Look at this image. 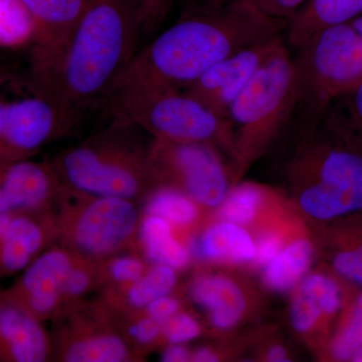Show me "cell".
Listing matches in <instances>:
<instances>
[{
	"label": "cell",
	"mask_w": 362,
	"mask_h": 362,
	"mask_svg": "<svg viewBox=\"0 0 362 362\" xmlns=\"http://www.w3.org/2000/svg\"><path fill=\"white\" fill-rule=\"evenodd\" d=\"M274 20L289 21L309 0H244Z\"/></svg>",
	"instance_id": "d590c367"
},
{
	"label": "cell",
	"mask_w": 362,
	"mask_h": 362,
	"mask_svg": "<svg viewBox=\"0 0 362 362\" xmlns=\"http://www.w3.org/2000/svg\"><path fill=\"white\" fill-rule=\"evenodd\" d=\"M294 57L287 44L259 69L226 117L240 175L296 110Z\"/></svg>",
	"instance_id": "8992f818"
},
{
	"label": "cell",
	"mask_w": 362,
	"mask_h": 362,
	"mask_svg": "<svg viewBox=\"0 0 362 362\" xmlns=\"http://www.w3.org/2000/svg\"><path fill=\"white\" fill-rule=\"evenodd\" d=\"M187 247L190 255L216 264L252 263L256 254L255 240L246 228L223 221L209 226Z\"/></svg>",
	"instance_id": "ffe728a7"
},
{
	"label": "cell",
	"mask_w": 362,
	"mask_h": 362,
	"mask_svg": "<svg viewBox=\"0 0 362 362\" xmlns=\"http://www.w3.org/2000/svg\"><path fill=\"white\" fill-rule=\"evenodd\" d=\"M148 270L146 264L135 256H113L104 261L103 267L100 266L101 280H107L112 284L124 288L132 284L144 275Z\"/></svg>",
	"instance_id": "4dcf8cb0"
},
{
	"label": "cell",
	"mask_w": 362,
	"mask_h": 362,
	"mask_svg": "<svg viewBox=\"0 0 362 362\" xmlns=\"http://www.w3.org/2000/svg\"><path fill=\"white\" fill-rule=\"evenodd\" d=\"M189 1H192V0H189Z\"/></svg>",
	"instance_id": "f6af8a7d"
},
{
	"label": "cell",
	"mask_w": 362,
	"mask_h": 362,
	"mask_svg": "<svg viewBox=\"0 0 362 362\" xmlns=\"http://www.w3.org/2000/svg\"><path fill=\"white\" fill-rule=\"evenodd\" d=\"M145 313L159 322L164 323L180 311V303L176 298L165 295L154 300L144 309Z\"/></svg>",
	"instance_id": "74e56055"
},
{
	"label": "cell",
	"mask_w": 362,
	"mask_h": 362,
	"mask_svg": "<svg viewBox=\"0 0 362 362\" xmlns=\"http://www.w3.org/2000/svg\"><path fill=\"white\" fill-rule=\"evenodd\" d=\"M290 180L300 209L312 220L362 214V146L333 105L309 124Z\"/></svg>",
	"instance_id": "3957f363"
},
{
	"label": "cell",
	"mask_w": 362,
	"mask_h": 362,
	"mask_svg": "<svg viewBox=\"0 0 362 362\" xmlns=\"http://www.w3.org/2000/svg\"><path fill=\"white\" fill-rule=\"evenodd\" d=\"M112 120L134 126L153 139L209 142L232 151L226 120L185 90L152 85L115 87L104 97Z\"/></svg>",
	"instance_id": "5b68a950"
},
{
	"label": "cell",
	"mask_w": 362,
	"mask_h": 362,
	"mask_svg": "<svg viewBox=\"0 0 362 362\" xmlns=\"http://www.w3.org/2000/svg\"><path fill=\"white\" fill-rule=\"evenodd\" d=\"M145 214H154L175 228H187L199 218V204L177 188L156 185L149 192Z\"/></svg>",
	"instance_id": "cb8c5ba5"
},
{
	"label": "cell",
	"mask_w": 362,
	"mask_h": 362,
	"mask_svg": "<svg viewBox=\"0 0 362 362\" xmlns=\"http://www.w3.org/2000/svg\"><path fill=\"white\" fill-rule=\"evenodd\" d=\"M332 105L362 146V80Z\"/></svg>",
	"instance_id": "1f68e13d"
},
{
	"label": "cell",
	"mask_w": 362,
	"mask_h": 362,
	"mask_svg": "<svg viewBox=\"0 0 362 362\" xmlns=\"http://www.w3.org/2000/svg\"><path fill=\"white\" fill-rule=\"evenodd\" d=\"M349 23L354 28V30H356L362 45V13L361 16H356L354 20L350 21Z\"/></svg>",
	"instance_id": "7bdbcfd3"
},
{
	"label": "cell",
	"mask_w": 362,
	"mask_h": 362,
	"mask_svg": "<svg viewBox=\"0 0 362 362\" xmlns=\"http://www.w3.org/2000/svg\"><path fill=\"white\" fill-rule=\"evenodd\" d=\"M189 296L209 313V323L216 329H232L247 311V300L233 279L218 274L195 278L189 286Z\"/></svg>",
	"instance_id": "ac0fdd59"
},
{
	"label": "cell",
	"mask_w": 362,
	"mask_h": 362,
	"mask_svg": "<svg viewBox=\"0 0 362 362\" xmlns=\"http://www.w3.org/2000/svg\"><path fill=\"white\" fill-rule=\"evenodd\" d=\"M287 25L244 0H194L180 20L136 52L111 89L152 85L183 90L221 59L285 33Z\"/></svg>",
	"instance_id": "6da1fadb"
},
{
	"label": "cell",
	"mask_w": 362,
	"mask_h": 362,
	"mask_svg": "<svg viewBox=\"0 0 362 362\" xmlns=\"http://www.w3.org/2000/svg\"><path fill=\"white\" fill-rule=\"evenodd\" d=\"M6 102L0 99V148H1L2 134H4V116H6Z\"/></svg>",
	"instance_id": "b9f144b4"
},
{
	"label": "cell",
	"mask_w": 362,
	"mask_h": 362,
	"mask_svg": "<svg viewBox=\"0 0 362 362\" xmlns=\"http://www.w3.org/2000/svg\"><path fill=\"white\" fill-rule=\"evenodd\" d=\"M297 105L310 122L362 80V45L349 23L323 28L296 49Z\"/></svg>",
	"instance_id": "52a82bcc"
},
{
	"label": "cell",
	"mask_w": 362,
	"mask_h": 362,
	"mask_svg": "<svg viewBox=\"0 0 362 362\" xmlns=\"http://www.w3.org/2000/svg\"><path fill=\"white\" fill-rule=\"evenodd\" d=\"M266 199V192L258 185L242 183L228 190L218 209V221L246 226L258 218Z\"/></svg>",
	"instance_id": "4316f807"
},
{
	"label": "cell",
	"mask_w": 362,
	"mask_h": 362,
	"mask_svg": "<svg viewBox=\"0 0 362 362\" xmlns=\"http://www.w3.org/2000/svg\"><path fill=\"white\" fill-rule=\"evenodd\" d=\"M139 33L134 0H85L54 93L64 135L106 96L135 56Z\"/></svg>",
	"instance_id": "7a4b0ae2"
},
{
	"label": "cell",
	"mask_w": 362,
	"mask_h": 362,
	"mask_svg": "<svg viewBox=\"0 0 362 362\" xmlns=\"http://www.w3.org/2000/svg\"><path fill=\"white\" fill-rule=\"evenodd\" d=\"M177 276L175 269L164 265H153L139 280L120 288L122 303L128 310H144L154 300L168 295L175 287Z\"/></svg>",
	"instance_id": "d4e9b609"
},
{
	"label": "cell",
	"mask_w": 362,
	"mask_h": 362,
	"mask_svg": "<svg viewBox=\"0 0 362 362\" xmlns=\"http://www.w3.org/2000/svg\"><path fill=\"white\" fill-rule=\"evenodd\" d=\"M189 351L182 344H171L161 354V361L164 362H185L190 361Z\"/></svg>",
	"instance_id": "f35d334b"
},
{
	"label": "cell",
	"mask_w": 362,
	"mask_h": 362,
	"mask_svg": "<svg viewBox=\"0 0 362 362\" xmlns=\"http://www.w3.org/2000/svg\"><path fill=\"white\" fill-rule=\"evenodd\" d=\"M33 21L30 83L54 101V93L85 0H21Z\"/></svg>",
	"instance_id": "30bf717a"
},
{
	"label": "cell",
	"mask_w": 362,
	"mask_h": 362,
	"mask_svg": "<svg viewBox=\"0 0 362 362\" xmlns=\"http://www.w3.org/2000/svg\"><path fill=\"white\" fill-rule=\"evenodd\" d=\"M62 187L52 162L0 158V194L11 202L14 211L49 213Z\"/></svg>",
	"instance_id": "9a60e30c"
},
{
	"label": "cell",
	"mask_w": 362,
	"mask_h": 362,
	"mask_svg": "<svg viewBox=\"0 0 362 362\" xmlns=\"http://www.w3.org/2000/svg\"><path fill=\"white\" fill-rule=\"evenodd\" d=\"M140 129L112 120L106 129L64 150L52 164L62 185L90 197L134 201L156 187L149 164V145Z\"/></svg>",
	"instance_id": "277c9868"
},
{
	"label": "cell",
	"mask_w": 362,
	"mask_h": 362,
	"mask_svg": "<svg viewBox=\"0 0 362 362\" xmlns=\"http://www.w3.org/2000/svg\"><path fill=\"white\" fill-rule=\"evenodd\" d=\"M254 240L256 254L252 263L258 267L270 263L286 245L282 233L276 230H264Z\"/></svg>",
	"instance_id": "8d00e7d4"
},
{
	"label": "cell",
	"mask_w": 362,
	"mask_h": 362,
	"mask_svg": "<svg viewBox=\"0 0 362 362\" xmlns=\"http://www.w3.org/2000/svg\"><path fill=\"white\" fill-rule=\"evenodd\" d=\"M218 361V356L209 347H201L190 354V361L214 362Z\"/></svg>",
	"instance_id": "ab89813d"
},
{
	"label": "cell",
	"mask_w": 362,
	"mask_h": 362,
	"mask_svg": "<svg viewBox=\"0 0 362 362\" xmlns=\"http://www.w3.org/2000/svg\"><path fill=\"white\" fill-rule=\"evenodd\" d=\"M286 44L284 35L280 33L233 52L182 90L226 120L233 102L264 64Z\"/></svg>",
	"instance_id": "8fae6325"
},
{
	"label": "cell",
	"mask_w": 362,
	"mask_h": 362,
	"mask_svg": "<svg viewBox=\"0 0 362 362\" xmlns=\"http://www.w3.org/2000/svg\"><path fill=\"white\" fill-rule=\"evenodd\" d=\"M42 322L8 288H0V361H49L52 342Z\"/></svg>",
	"instance_id": "5bb4252c"
},
{
	"label": "cell",
	"mask_w": 362,
	"mask_h": 362,
	"mask_svg": "<svg viewBox=\"0 0 362 362\" xmlns=\"http://www.w3.org/2000/svg\"><path fill=\"white\" fill-rule=\"evenodd\" d=\"M351 361L362 362V346L358 349V351L354 354V356L352 357Z\"/></svg>",
	"instance_id": "ee69618b"
},
{
	"label": "cell",
	"mask_w": 362,
	"mask_h": 362,
	"mask_svg": "<svg viewBox=\"0 0 362 362\" xmlns=\"http://www.w3.org/2000/svg\"><path fill=\"white\" fill-rule=\"evenodd\" d=\"M330 266L338 277L362 288V230L340 240L331 254Z\"/></svg>",
	"instance_id": "f1b7e54d"
},
{
	"label": "cell",
	"mask_w": 362,
	"mask_h": 362,
	"mask_svg": "<svg viewBox=\"0 0 362 362\" xmlns=\"http://www.w3.org/2000/svg\"><path fill=\"white\" fill-rule=\"evenodd\" d=\"M71 192L76 202H69L54 220L63 247L78 258L100 264L130 244L138 230L133 201Z\"/></svg>",
	"instance_id": "ba28073f"
},
{
	"label": "cell",
	"mask_w": 362,
	"mask_h": 362,
	"mask_svg": "<svg viewBox=\"0 0 362 362\" xmlns=\"http://www.w3.org/2000/svg\"><path fill=\"white\" fill-rule=\"evenodd\" d=\"M362 13V0H309L288 21L286 42L299 49L328 26L349 23Z\"/></svg>",
	"instance_id": "44dd1931"
},
{
	"label": "cell",
	"mask_w": 362,
	"mask_h": 362,
	"mask_svg": "<svg viewBox=\"0 0 362 362\" xmlns=\"http://www.w3.org/2000/svg\"><path fill=\"white\" fill-rule=\"evenodd\" d=\"M64 136L58 107L49 98L32 96L6 102L0 158H30L45 144Z\"/></svg>",
	"instance_id": "7c38bea8"
},
{
	"label": "cell",
	"mask_w": 362,
	"mask_h": 362,
	"mask_svg": "<svg viewBox=\"0 0 362 362\" xmlns=\"http://www.w3.org/2000/svg\"><path fill=\"white\" fill-rule=\"evenodd\" d=\"M33 21L21 0H0V47L30 44Z\"/></svg>",
	"instance_id": "83f0119b"
},
{
	"label": "cell",
	"mask_w": 362,
	"mask_h": 362,
	"mask_svg": "<svg viewBox=\"0 0 362 362\" xmlns=\"http://www.w3.org/2000/svg\"><path fill=\"white\" fill-rule=\"evenodd\" d=\"M71 331L59 350L65 362H124L135 361L130 344L111 327L92 323L80 324Z\"/></svg>",
	"instance_id": "d6986e66"
},
{
	"label": "cell",
	"mask_w": 362,
	"mask_h": 362,
	"mask_svg": "<svg viewBox=\"0 0 362 362\" xmlns=\"http://www.w3.org/2000/svg\"><path fill=\"white\" fill-rule=\"evenodd\" d=\"M265 361L271 362L289 361L288 359L287 351L282 345H273L267 350L265 354Z\"/></svg>",
	"instance_id": "60d3db41"
},
{
	"label": "cell",
	"mask_w": 362,
	"mask_h": 362,
	"mask_svg": "<svg viewBox=\"0 0 362 362\" xmlns=\"http://www.w3.org/2000/svg\"><path fill=\"white\" fill-rule=\"evenodd\" d=\"M149 164L156 185L177 188L199 206L218 207L230 190L228 171L213 143L152 139Z\"/></svg>",
	"instance_id": "9c48e42d"
},
{
	"label": "cell",
	"mask_w": 362,
	"mask_h": 362,
	"mask_svg": "<svg viewBox=\"0 0 362 362\" xmlns=\"http://www.w3.org/2000/svg\"><path fill=\"white\" fill-rule=\"evenodd\" d=\"M98 281H101L100 264L75 256L73 266L64 281V300L65 302L76 301L96 286Z\"/></svg>",
	"instance_id": "f546056e"
},
{
	"label": "cell",
	"mask_w": 362,
	"mask_h": 362,
	"mask_svg": "<svg viewBox=\"0 0 362 362\" xmlns=\"http://www.w3.org/2000/svg\"><path fill=\"white\" fill-rule=\"evenodd\" d=\"M175 0H134L142 33L156 32L165 20Z\"/></svg>",
	"instance_id": "e575fe53"
},
{
	"label": "cell",
	"mask_w": 362,
	"mask_h": 362,
	"mask_svg": "<svg viewBox=\"0 0 362 362\" xmlns=\"http://www.w3.org/2000/svg\"><path fill=\"white\" fill-rule=\"evenodd\" d=\"M124 338L138 346H148L162 337V323L145 313L124 324Z\"/></svg>",
	"instance_id": "836d02e7"
},
{
	"label": "cell",
	"mask_w": 362,
	"mask_h": 362,
	"mask_svg": "<svg viewBox=\"0 0 362 362\" xmlns=\"http://www.w3.org/2000/svg\"><path fill=\"white\" fill-rule=\"evenodd\" d=\"M362 346V291L346 301L328 343V356L335 361H351Z\"/></svg>",
	"instance_id": "484cf974"
},
{
	"label": "cell",
	"mask_w": 362,
	"mask_h": 362,
	"mask_svg": "<svg viewBox=\"0 0 362 362\" xmlns=\"http://www.w3.org/2000/svg\"><path fill=\"white\" fill-rule=\"evenodd\" d=\"M346 296L337 279L324 273L305 275L294 287L289 317L300 334H312L338 321Z\"/></svg>",
	"instance_id": "2e32d148"
},
{
	"label": "cell",
	"mask_w": 362,
	"mask_h": 362,
	"mask_svg": "<svg viewBox=\"0 0 362 362\" xmlns=\"http://www.w3.org/2000/svg\"><path fill=\"white\" fill-rule=\"evenodd\" d=\"M314 258V247L310 240L297 239L286 244L270 263L263 267L264 284L272 291L284 293L306 275Z\"/></svg>",
	"instance_id": "603a6c76"
},
{
	"label": "cell",
	"mask_w": 362,
	"mask_h": 362,
	"mask_svg": "<svg viewBox=\"0 0 362 362\" xmlns=\"http://www.w3.org/2000/svg\"><path fill=\"white\" fill-rule=\"evenodd\" d=\"M75 256L65 247L40 252L11 288L40 320L52 318L64 306L63 284Z\"/></svg>",
	"instance_id": "4fadbf2b"
},
{
	"label": "cell",
	"mask_w": 362,
	"mask_h": 362,
	"mask_svg": "<svg viewBox=\"0 0 362 362\" xmlns=\"http://www.w3.org/2000/svg\"><path fill=\"white\" fill-rule=\"evenodd\" d=\"M201 333V324L187 313L178 312L162 323V337L170 344H183L199 337Z\"/></svg>",
	"instance_id": "d6a6232c"
},
{
	"label": "cell",
	"mask_w": 362,
	"mask_h": 362,
	"mask_svg": "<svg viewBox=\"0 0 362 362\" xmlns=\"http://www.w3.org/2000/svg\"><path fill=\"white\" fill-rule=\"evenodd\" d=\"M57 235L51 213L16 211L0 240V278L21 273Z\"/></svg>",
	"instance_id": "e0dca14e"
},
{
	"label": "cell",
	"mask_w": 362,
	"mask_h": 362,
	"mask_svg": "<svg viewBox=\"0 0 362 362\" xmlns=\"http://www.w3.org/2000/svg\"><path fill=\"white\" fill-rule=\"evenodd\" d=\"M173 228L160 216L145 214L138 226V237L145 257L153 265L182 270L189 263L190 252L176 239Z\"/></svg>",
	"instance_id": "7402d4cb"
}]
</instances>
